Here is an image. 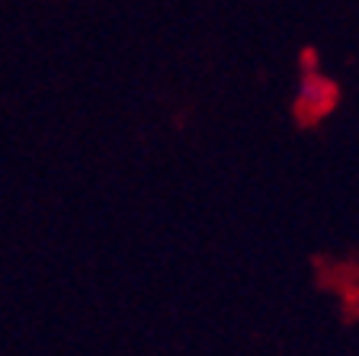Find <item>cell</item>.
<instances>
[{"label":"cell","instance_id":"obj_1","mask_svg":"<svg viewBox=\"0 0 359 356\" xmlns=\"http://www.w3.org/2000/svg\"><path fill=\"white\" fill-rule=\"evenodd\" d=\"M340 100H344V90H340L337 81H330L327 74H321L318 67L302 71L299 93L292 100V122H295L302 132L318 128L327 116H334Z\"/></svg>","mask_w":359,"mask_h":356},{"label":"cell","instance_id":"obj_2","mask_svg":"<svg viewBox=\"0 0 359 356\" xmlns=\"http://www.w3.org/2000/svg\"><path fill=\"white\" fill-rule=\"evenodd\" d=\"M311 273L314 289L327 292V296H344L350 289H359V253L350 257H330V253H311Z\"/></svg>","mask_w":359,"mask_h":356},{"label":"cell","instance_id":"obj_3","mask_svg":"<svg viewBox=\"0 0 359 356\" xmlns=\"http://www.w3.org/2000/svg\"><path fill=\"white\" fill-rule=\"evenodd\" d=\"M340 302V324L344 327H356L359 324V289H350L344 296H337Z\"/></svg>","mask_w":359,"mask_h":356}]
</instances>
